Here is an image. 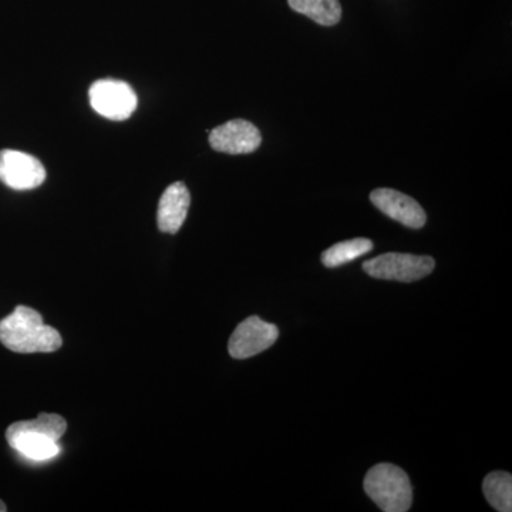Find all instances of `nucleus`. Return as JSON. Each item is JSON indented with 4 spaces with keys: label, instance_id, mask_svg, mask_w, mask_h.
I'll return each mask as SVG.
<instances>
[{
    "label": "nucleus",
    "instance_id": "f03ea898",
    "mask_svg": "<svg viewBox=\"0 0 512 512\" xmlns=\"http://www.w3.org/2000/svg\"><path fill=\"white\" fill-rule=\"evenodd\" d=\"M67 430L66 420L59 414H39L35 420L10 424L6 440L13 450L33 461L52 460L59 456V440Z\"/></svg>",
    "mask_w": 512,
    "mask_h": 512
},
{
    "label": "nucleus",
    "instance_id": "0eeeda50",
    "mask_svg": "<svg viewBox=\"0 0 512 512\" xmlns=\"http://www.w3.org/2000/svg\"><path fill=\"white\" fill-rule=\"evenodd\" d=\"M45 180V167L36 157L22 151H0V181L12 190H35Z\"/></svg>",
    "mask_w": 512,
    "mask_h": 512
},
{
    "label": "nucleus",
    "instance_id": "1a4fd4ad",
    "mask_svg": "<svg viewBox=\"0 0 512 512\" xmlns=\"http://www.w3.org/2000/svg\"><path fill=\"white\" fill-rule=\"evenodd\" d=\"M373 205L392 220L400 222L404 227L423 228L427 217L421 205L409 195L390 188H379L370 194Z\"/></svg>",
    "mask_w": 512,
    "mask_h": 512
},
{
    "label": "nucleus",
    "instance_id": "f257e3e1",
    "mask_svg": "<svg viewBox=\"0 0 512 512\" xmlns=\"http://www.w3.org/2000/svg\"><path fill=\"white\" fill-rule=\"evenodd\" d=\"M0 343L15 353H50L62 348L63 339L39 312L20 305L0 320Z\"/></svg>",
    "mask_w": 512,
    "mask_h": 512
},
{
    "label": "nucleus",
    "instance_id": "f8f14e48",
    "mask_svg": "<svg viewBox=\"0 0 512 512\" xmlns=\"http://www.w3.org/2000/svg\"><path fill=\"white\" fill-rule=\"evenodd\" d=\"M483 491L495 511H512V477L505 471H494L484 478Z\"/></svg>",
    "mask_w": 512,
    "mask_h": 512
},
{
    "label": "nucleus",
    "instance_id": "ddd939ff",
    "mask_svg": "<svg viewBox=\"0 0 512 512\" xmlns=\"http://www.w3.org/2000/svg\"><path fill=\"white\" fill-rule=\"evenodd\" d=\"M373 249V242L367 238L349 239V241L339 242L322 254L323 265L328 268H338L355 261L359 256L369 254Z\"/></svg>",
    "mask_w": 512,
    "mask_h": 512
},
{
    "label": "nucleus",
    "instance_id": "6e6552de",
    "mask_svg": "<svg viewBox=\"0 0 512 512\" xmlns=\"http://www.w3.org/2000/svg\"><path fill=\"white\" fill-rule=\"evenodd\" d=\"M262 137L258 128L247 120L228 121L210 133V144L218 153L249 154L261 146Z\"/></svg>",
    "mask_w": 512,
    "mask_h": 512
},
{
    "label": "nucleus",
    "instance_id": "20e7f679",
    "mask_svg": "<svg viewBox=\"0 0 512 512\" xmlns=\"http://www.w3.org/2000/svg\"><path fill=\"white\" fill-rule=\"evenodd\" d=\"M434 266L436 262L430 256L389 252L366 261L363 269L367 275L383 281L416 282L430 275Z\"/></svg>",
    "mask_w": 512,
    "mask_h": 512
},
{
    "label": "nucleus",
    "instance_id": "9b49d317",
    "mask_svg": "<svg viewBox=\"0 0 512 512\" xmlns=\"http://www.w3.org/2000/svg\"><path fill=\"white\" fill-rule=\"evenodd\" d=\"M295 12L308 16L322 26H335L342 18L339 0H288Z\"/></svg>",
    "mask_w": 512,
    "mask_h": 512
},
{
    "label": "nucleus",
    "instance_id": "423d86ee",
    "mask_svg": "<svg viewBox=\"0 0 512 512\" xmlns=\"http://www.w3.org/2000/svg\"><path fill=\"white\" fill-rule=\"evenodd\" d=\"M279 338V329L274 323L251 316L239 323L228 343L229 355L234 359H249L271 348Z\"/></svg>",
    "mask_w": 512,
    "mask_h": 512
},
{
    "label": "nucleus",
    "instance_id": "4468645a",
    "mask_svg": "<svg viewBox=\"0 0 512 512\" xmlns=\"http://www.w3.org/2000/svg\"><path fill=\"white\" fill-rule=\"evenodd\" d=\"M6 510H8V508H6L5 503H3L2 500H0V512H5Z\"/></svg>",
    "mask_w": 512,
    "mask_h": 512
},
{
    "label": "nucleus",
    "instance_id": "7ed1b4c3",
    "mask_svg": "<svg viewBox=\"0 0 512 512\" xmlns=\"http://www.w3.org/2000/svg\"><path fill=\"white\" fill-rule=\"evenodd\" d=\"M366 494L384 512H406L413 503L409 476L393 464H377L365 478Z\"/></svg>",
    "mask_w": 512,
    "mask_h": 512
},
{
    "label": "nucleus",
    "instance_id": "39448f33",
    "mask_svg": "<svg viewBox=\"0 0 512 512\" xmlns=\"http://www.w3.org/2000/svg\"><path fill=\"white\" fill-rule=\"evenodd\" d=\"M90 104L100 116L114 121L130 119L137 109V94L120 80H99L89 92Z\"/></svg>",
    "mask_w": 512,
    "mask_h": 512
},
{
    "label": "nucleus",
    "instance_id": "9d476101",
    "mask_svg": "<svg viewBox=\"0 0 512 512\" xmlns=\"http://www.w3.org/2000/svg\"><path fill=\"white\" fill-rule=\"evenodd\" d=\"M191 197L184 183L171 184L161 195L158 204L157 222L161 232L177 234L183 227L190 208Z\"/></svg>",
    "mask_w": 512,
    "mask_h": 512
}]
</instances>
